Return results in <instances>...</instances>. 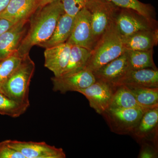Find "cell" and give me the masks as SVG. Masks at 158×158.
Wrapping results in <instances>:
<instances>
[{"instance_id": "e0dca14e", "label": "cell", "mask_w": 158, "mask_h": 158, "mask_svg": "<svg viewBox=\"0 0 158 158\" xmlns=\"http://www.w3.org/2000/svg\"><path fill=\"white\" fill-rule=\"evenodd\" d=\"M74 18L75 17L66 13L62 14L51 37L47 41L38 46L47 48L66 42L71 34Z\"/></svg>"}, {"instance_id": "484cf974", "label": "cell", "mask_w": 158, "mask_h": 158, "mask_svg": "<svg viewBox=\"0 0 158 158\" xmlns=\"http://www.w3.org/2000/svg\"><path fill=\"white\" fill-rule=\"evenodd\" d=\"M88 0H60L64 12L73 17L85 7Z\"/></svg>"}, {"instance_id": "4316f807", "label": "cell", "mask_w": 158, "mask_h": 158, "mask_svg": "<svg viewBox=\"0 0 158 158\" xmlns=\"http://www.w3.org/2000/svg\"><path fill=\"white\" fill-rule=\"evenodd\" d=\"M0 158H25L22 154L13 149L6 141L0 142Z\"/></svg>"}, {"instance_id": "5bb4252c", "label": "cell", "mask_w": 158, "mask_h": 158, "mask_svg": "<svg viewBox=\"0 0 158 158\" xmlns=\"http://www.w3.org/2000/svg\"><path fill=\"white\" fill-rule=\"evenodd\" d=\"M40 0H10L8 6L0 14V18L17 23L30 19L39 8Z\"/></svg>"}, {"instance_id": "9c48e42d", "label": "cell", "mask_w": 158, "mask_h": 158, "mask_svg": "<svg viewBox=\"0 0 158 158\" xmlns=\"http://www.w3.org/2000/svg\"><path fill=\"white\" fill-rule=\"evenodd\" d=\"M115 88L109 83L96 80L88 88L77 92L83 94L88 100L90 106L102 115L110 107Z\"/></svg>"}, {"instance_id": "52a82bcc", "label": "cell", "mask_w": 158, "mask_h": 158, "mask_svg": "<svg viewBox=\"0 0 158 158\" xmlns=\"http://www.w3.org/2000/svg\"><path fill=\"white\" fill-rule=\"evenodd\" d=\"M7 144L20 153L25 158H65L66 155L62 148L47 144L44 141H23L6 140Z\"/></svg>"}, {"instance_id": "ffe728a7", "label": "cell", "mask_w": 158, "mask_h": 158, "mask_svg": "<svg viewBox=\"0 0 158 158\" xmlns=\"http://www.w3.org/2000/svg\"><path fill=\"white\" fill-rule=\"evenodd\" d=\"M91 55V51L88 49L72 45L68 65L60 77L75 73L85 68Z\"/></svg>"}, {"instance_id": "9a60e30c", "label": "cell", "mask_w": 158, "mask_h": 158, "mask_svg": "<svg viewBox=\"0 0 158 158\" xmlns=\"http://www.w3.org/2000/svg\"><path fill=\"white\" fill-rule=\"evenodd\" d=\"M158 88V69L148 68L130 70L113 86Z\"/></svg>"}, {"instance_id": "7c38bea8", "label": "cell", "mask_w": 158, "mask_h": 158, "mask_svg": "<svg viewBox=\"0 0 158 158\" xmlns=\"http://www.w3.org/2000/svg\"><path fill=\"white\" fill-rule=\"evenodd\" d=\"M71 46L65 42L45 48L44 66L53 73L54 77H58L61 76L67 67Z\"/></svg>"}, {"instance_id": "7402d4cb", "label": "cell", "mask_w": 158, "mask_h": 158, "mask_svg": "<svg viewBox=\"0 0 158 158\" xmlns=\"http://www.w3.org/2000/svg\"><path fill=\"white\" fill-rule=\"evenodd\" d=\"M114 6L120 8L132 10L152 21L154 19V10L149 4H144L138 0H108Z\"/></svg>"}, {"instance_id": "cb8c5ba5", "label": "cell", "mask_w": 158, "mask_h": 158, "mask_svg": "<svg viewBox=\"0 0 158 158\" xmlns=\"http://www.w3.org/2000/svg\"><path fill=\"white\" fill-rule=\"evenodd\" d=\"M30 106L15 101L0 91V114L17 118L24 114Z\"/></svg>"}, {"instance_id": "6da1fadb", "label": "cell", "mask_w": 158, "mask_h": 158, "mask_svg": "<svg viewBox=\"0 0 158 158\" xmlns=\"http://www.w3.org/2000/svg\"><path fill=\"white\" fill-rule=\"evenodd\" d=\"M64 10L60 0L39 7L30 19L29 26L17 52L20 56L29 54L33 46H38L51 37Z\"/></svg>"}, {"instance_id": "7a4b0ae2", "label": "cell", "mask_w": 158, "mask_h": 158, "mask_svg": "<svg viewBox=\"0 0 158 158\" xmlns=\"http://www.w3.org/2000/svg\"><path fill=\"white\" fill-rule=\"evenodd\" d=\"M35 69L30 55H26L19 66L0 86V91L15 101L30 106V86Z\"/></svg>"}, {"instance_id": "83f0119b", "label": "cell", "mask_w": 158, "mask_h": 158, "mask_svg": "<svg viewBox=\"0 0 158 158\" xmlns=\"http://www.w3.org/2000/svg\"><path fill=\"white\" fill-rule=\"evenodd\" d=\"M157 157L156 150L149 144H145L142 145L138 158H155Z\"/></svg>"}, {"instance_id": "8992f818", "label": "cell", "mask_w": 158, "mask_h": 158, "mask_svg": "<svg viewBox=\"0 0 158 158\" xmlns=\"http://www.w3.org/2000/svg\"><path fill=\"white\" fill-rule=\"evenodd\" d=\"M114 23L122 37H128L140 31L157 29L156 21L149 20L132 10L120 8Z\"/></svg>"}, {"instance_id": "ac0fdd59", "label": "cell", "mask_w": 158, "mask_h": 158, "mask_svg": "<svg viewBox=\"0 0 158 158\" xmlns=\"http://www.w3.org/2000/svg\"><path fill=\"white\" fill-rule=\"evenodd\" d=\"M158 123V107L144 112L132 134L139 139H146L156 131Z\"/></svg>"}, {"instance_id": "30bf717a", "label": "cell", "mask_w": 158, "mask_h": 158, "mask_svg": "<svg viewBox=\"0 0 158 158\" xmlns=\"http://www.w3.org/2000/svg\"><path fill=\"white\" fill-rule=\"evenodd\" d=\"M53 90L65 94L69 91H77L80 89L88 88L96 81L93 73L85 68L77 72L51 79Z\"/></svg>"}, {"instance_id": "3957f363", "label": "cell", "mask_w": 158, "mask_h": 158, "mask_svg": "<svg viewBox=\"0 0 158 158\" xmlns=\"http://www.w3.org/2000/svg\"><path fill=\"white\" fill-rule=\"evenodd\" d=\"M125 51L122 37L114 23L97 42L85 68L93 72L118 58Z\"/></svg>"}, {"instance_id": "ba28073f", "label": "cell", "mask_w": 158, "mask_h": 158, "mask_svg": "<svg viewBox=\"0 0 158 158\" xmlns=\"http://www.w3.org/2000/svg\"><path fill=\"white\" fill-rule=\"evenodd\" d=\"M66 43L77 45L92 51L95 46L94 40L90 14L84 7L75 16L73 27Z\"/></svg>"}, {"instance_id": "f546056e", "label": "cell", "mask_w": 158, "mask_h": 158, "mask_svg": "<svg viewBox=\"0 0 158 158\" xmlns=\"http://www.w3.org/2000/svg\"><path fill=\"white\" fill-rule=\"evenodd\" d=\"M10 0H0V14L6 8Z\"/></svg>"}, {"instance_id": "4dcf8cb0", "label": "cell", "mask_w": 158, "mask_h": 158, "mask_svg": "<svg viewBox=\"0 0 158 158\" xmlns=\"http://www.w3.org/2000/svg\"><path fill=\"white\" fill-rule=\"evenodd\" d=\"M55 0H40V1L39 7H42L46 6L49 3L53 2Z\"/></svg>"}, {"instance_id": "d4e9b609", "label": "cell", "mask_w": 158, "mask_h": 158, "mask_svg": "<svg viewBox=\"0 0 158 158\" xmlns=\"http://www.w3.org/2000/svg\"><path fill=\"white\" fill-rule=\"evenodd\" d=\"M23 58L16 52L5 59L0 60V86L19 66Z\"/></svg>"}, {"instance_id": "d6986e66", "label": "cell", "mask_w": 158, "mask_h": 158, "mask_svg": "<svg viewBox=\"0 0 158 158\" xmlns=\"http://www.w3.org/2000/svg\"><path fill=\"white\" fill-rule=\"evenodd\" d=\"M115 87L109 108H135L144 110L153 109L144 106L138 102L127 86L120 85Z\"/></svg>"}, {"instance_id": "44dd1931", "label": "cell", "mask_w": 158, "mask_h": 158, "mask_svg": "<svg viewBox=\"0 0 158 158\" xmlns=\"http://www.w3.org/2000/svg\"><path fill=\"white\" fill-rule=\"evenodd\" d=\"M130 70L151 68L157 69L153 58V50H125Z\"/></svg>"}, {"instance_id": "277c9868", "label": "cell", "mask_w": 158, "mask_h": 158, "mask_svg": "<svg viewBox=\"0 0 158 158\" xmlns=\"http://www.w3.org/2000/svg\"><path fill=\"white\" fill-rule=\"evenodd\" d=\"M85 7L90 14L95 45L103 34L114 23L119 8L108 0H88Z\"/></svg>"}, {"instance_id": "603a6c76", "label": "cell", "mask_w": 158, "mask_h": 158, "mask_svg": "<svg viewBox=\"0 0 158 158\" xmlns=\"http://www.w3.org/2000/svg\"><path fill=\"white\" fill-rule=\"evenodd\" d=\"M127 87L140 104L151 108L158 107V88Z\"/></svg>"}, {"instance_id": "2e32d148", "label": "cell", "mask_w": 158, "mask_h": 158, "mask_svg": "<svg viewBox=\"0 0 158 158\" xmlns=\"http://www.w3.org/2000/svg\"><path fill=\"white\" fill-rule=\"evenodd\" d=\"M122 39L125 50L153 49L158 43V29L140 31L128 37H122Z\"/></svg>"}, {"instance_id": "5b68a950", "label": "cell", "mask_w": 158, "mask_h": 158, "mask_svg": "<svg viewBox=\"0 0 158 158\" xmlns=\"http://www.w3.org/2000/svg\"><path fill=\"white\" fill-rule=\"evenodd\" d=\"M146 111L135 108H109L102 115L113 132L123 135L132 134Z\"/></svg>"}, {"instance_id": "8fae6325", "label": "cell", "mask_w": 158, "mask_h": 158, "mask_svg": "<svg viewBox=\"0 0 158 158\" xmlns=\"http://www.w3.org/2000/svg\"><path fill=\"white\" fill-rule=\"evenodd\" d=\"M30 19L15 24L0 36V60L17 52L21 42L25 36Z\"/></svg>"}, {"instance_id": "4fadbf2b", "label": "cell", "mask_w": 158, "mask_h": 158, "mask_svg": "<svg viewBox=\"0 0 158 158\" xmlns=\"http://www.w3.org/2000/svg\"><path fill=\"white\" fill-rule=\"evenodd\" d=\"M130 70L125 51L121 56L93 72L96 80L114 86Z\"/></svg>"}, {"instance_id": "f1b7e54d", "label": "cell", "mask_w": 158, "mask_h": 158, "mask_svg": "<svg viewBox=\"0 0 158 158\" xmlns=\"http://www.w3.org/2000/svg\"><path fill=\"white\" fill-rule=\"evenodd\" d=\"M14 23L5 19L0 18V36L14 25Z\"/></svg>"}]
</instances>
